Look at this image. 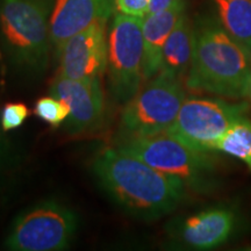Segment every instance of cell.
Returning <instances> with one entry per match:
<instances>
[{
	"label": "cell",
	"instance_id": "ac0fdd59",
	"mask_svg": "<svg viewBox=\"0 0 251 251\" xmlns=\"http://www.w3.org/2000/svg\"><path fill=\"white\" fill-rule=\"evenodd\" d=\"M28 115H29V111L25 103H7L1 112V128L5 131L19 128L26 121Z\"/></svg>",
	"mask_w": 251,
	"mask_h": 251
},
{
	"label": "cell",
	"instance_id": "6da1fadb",
	"mask_svg": "<svg viewBox=\"0 0 251 251\" xmlns=\"http://www.w3.org/2000/svg\"><path fill=\"white\" fill-rule=\"evenodd\" d=\"M92 171L113 201L142 220L170 214L184 201L188 190L180 179L119 147L101 150L92 163Z\"/></svg>",
	"mask_w": 251,
	"mask_h": 251
},
{
	"label": "cell",
	"instance_id": "4fadbf2b",
	"mask_svg": "<svg viewBox=\"0 0 251 251\" xmlns=\"http://www.w3.org/2000/svg\"><path fill=\"white\" fill-rule=\"evenodd\" d=\"M184 13L185 1L180 0L165 11L146 15L143 18V76L146 81L158 74L166 40Z\"/></svg>",
	"mask_w": 251,
	"mask_h": 251
},
{
	"label": "cell",
	"instance_id": "3957f363",
	"mask_svg": "<svg viewBox=\"0 0 251 251\" xmlns=\"http://www.w3.org/2000/svg\"><path fill=\"white\" fill-rule=\"evenodd\" d=\"M51 0H0V43L12 63L23 70L48 67Z\"/></svg>",
	"mask_w": 251,
	"mask_h": 251
},
{
	"label": "cell",
	"instance_id": "8992f818",
	"mask_svg": "<svg viewBox=\"0 0 251 251\" xmlns=\"http://www.w3.org/2000/svg\"><path fill=\"white\" fill-rule=\"evenodd\" d=\"M247 101L221 97H186L165 133L198 151L215 152L216 143L238 119L248 115Z\"/></svg>",
	"mask_w": 251,
	"mask_h": 251
},
{
	"label": "cell",
	"instance_id": "30bf717a",
	"mask_svg": "<svg viewBox=\"0 0 251 251\" xmlns=\"http://www.w3.org/2000/svg\"><path fill=\"white\" fill-rule=\"evenodd\" d=\"M59 75L72 79H101L107 68V23H97L65 41L56 51Z\"/></svg>",
	"mask_w": 251,
	"mask_h": 251
},
{
	"label": "cell",
	"instance_id": "44dd1931",
	"mask_svg": "<svg viewBox=\"0 0 251 251\" xmlns=\"http://www.w3.org/2000/svg\"><path fill=\"white\" fill-rule=\"evenodd\" d=\"M248 98L251 101V71H250V77H249V87H248Z\"/></svg>",
	"mask_w": 251,
	"mask_h": 251
},
{
	"label": "cell",
	"instance_id": "ba28073f",
	"mask_svg": "<svg viewBox=\"0 0 251 251\" xmlns=\"http://www.w3.org/2000/svg\"><path fill=\"white\" fill-rule=\"evenodd\" d=\"M78 216L63 203L48 200L21 213L6 237L5 248L14 251H58L70 246Z\"/></svg>",
	"mask_w": 251,
	"mask_h": 251
},
{
	"label": "cell",
	"instance_id": "7c38bea8",
	"mask_svg": "<svg viewBox=\"0 0 251 251\" xmlns=\"http://www.w3.org/2000/svg\"><path fill=\"white\" fill-rule=\"evenodd\" d=\"M237 214L231 207L218 206L187 216L177 228L185 246L211 250L227 242L237 227Z\"/></svg>",
	"mask_w": 251,
	"mask_h": 251
},
{
	"label": "cell",
	"instance_id": "ffe728a7",
	"mask_svg": "<svg viewBox=\"0 0 251 251\" xmlns=\"http://www.w3.org/2000/svg\"><path fill=\"white\" fill-rule=\"evenodd\" d=\"M178 1H180V0H150L148 13H147V15L165 11V9L170 8L174 5L177 4Z\"/></svg>",
	"mask_w": 251,
	"mask_h": 251
},
{
	"label": "cell",
	"instance_id": "2e32d148",
	"mask_svg": "<svg viewBox=\"0 0 251 251\" xmlns=\"http://www.w3.org/2000/svg\"><path fill=\"white\" fill-rule=\"evenodd\" d=\"M215 151L238 159L251 172V120L242 117L235 122L216 143Z\"/></svg>",
	"mask_w": 251,
	"mask_h": 251
},
{
	"label": "cell",
	"instance_id": "d6986e66",
	"mask_svg": "<svg viewBox=\"0 0 251 251\" xmlns=\"http://www.w3.org/2000/svg\"><path fill=\"white\" fill-rule=\"evenodd\" d=\"M150 0H114L119 13L144 18L148 13Z\"/></svg>",
	"mask_w": 251,
	"mask_h": 251
},
{
	"label": "cell",
	"instance_id": "7a4b0ae2",
	"mask_svg": "<svg viewBox=\"0 0 251 251\" xmlns=\"http://www.w3.org/2000/svg\"><path fill=\"white\" fill-rule=\"evenodd\" d=\"M251 52L234 39L218 18L194 25V52L185 78L187 89L226 99L248 98Z\"/></svg>",
	"mask_w": 251,
	"mask_h": 251
},
{
	"label": "cell",
	"instance_id": "7402d4cb",
	"mask_svg": "<svg viewBox=\"0 0 251 251\" xmlns=\"http://www.w3.org/2000/svg\"><path fill=\"white\" fill-rule=\"evenodd\" d=\"M1 148H2V143H1V137H0V152H1Z\"/></svg>",
	"mask_w": 251,
	"mask_h": 251
},
{
	"label": "cell",
	"instance_id": "9c48e42d",
	"mask_svg": "<svg viewBox=\"0 0 251 251\" xmlns=\"http://www.w3.org/2000/svg\"><path fill=\"white\" fill-rule=\"evenodd\" d=\"M55 98L69 106L65 127L71 134L99 129L105 119V99L101 79H72L57 75L49 90Z\"/></svg>",
	"mask_w": 251,
	"mask_h": 251
},
{
	"label": "cell",
	"instance_id": "5bb4252c",
	"mask_svg": "<svg viewBox=\"0 0 251 251\" xmlns=\"http://www.w3.org/2000/svg\"><path fill=\"white\" fill-rule=\"evenodd\" d=\"M193 52L194 25L184 13L166 40L159 71L183 80L191 68Z\"/></svg>",
	"mask_w": 251,
	"mask_h": 251
},
{
	"label": "cell",
	"instance_id": "52a82bcc",
	"mask_svg": "<svg viewBox=\"0 0 251 251\" xmlns=\"http://www.w3.org/2000/svg\"><path fill=\"white\" fill-rule=\"evenodd\" d=\"M143 18L115 14L109 27L107 70L114 99L127 103L142 87L144 80Z\"/></svg>",
	"mask_w": 251,
	"mask_h": 251
},
{
	"label": "cell",
	"instance_id": "8fae6325",
	"mask_svg": "<svg viewBox=\"0 0 251 251\" xmlns=\"http://www.w3.org/2000/svg\"><path fill=\"white\" fill-rule=\"evenodd\" d=\"M114 0H55L49 20L50 41L56 51L65 41L97 23H107Z\"/></svg>",
	"mask_w": 251,
	"mask_h": 251
},
{
	"label": "cell",
	"instance_id": "5b68a950",
	"mask_svg": "<svg viewBox=\"0 0 251 251\" xmlns=\"http://www.w3.org/2000/svg\"><path fill=\"white\" fill-rule=\"evenodd\" d=\"M186 98L183 80L159 71L127 102L121 114L125 139L165 133Z\"/></svg>",
	"mask_w": 251,
	"mask_h": 251
},
{
	"label": "cell",
	"instance_id": "277c9868",
	"mask_svg": "<svg viewBox=\"0 0 251 251\" xmlns=\"http://www.w3.org/2000/svg\"><path fill=\"white\" fill-rule=\"evenodd\" d=\"M118 147L156 170L178 178L194 192H213L218 185V169L212 152L190 148L168 133L128 137Z\"/></svg>",
	"mask_w": 251,
	"mask_h": 251
},
{
	"label": "cell",
	"instance_id": "9a60e30c",
	"mask_svg": "<svg viewBox=\"0 0 251 251\" xmlns=\"http://www.w3.org/2000/svg\"><path fill=\"white\" fill-rule=\"evenodd\" d=\"M216 18L251 52V0H213Z\"/></svg>",
	"mask_w": 251,
	"mask_h": 251
},
{
	"label": "cell",
	"instance_id": "e0dca14e",
	"mask_svg": "<svg viewBox=\"0 0 251 251\" xmlns=\"http://www.w3.org/2000/svg\"><path fill=\"white\" fill-rule=\"evenodd\" d=\"M69 106L55 97H43L36 101L35 114L47 124L57 127L67 121L69 117Z\"/></svg>",
	"mask_w": 251,
	"mask_h": 251
}]
</instances>
